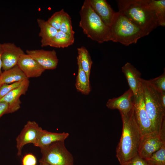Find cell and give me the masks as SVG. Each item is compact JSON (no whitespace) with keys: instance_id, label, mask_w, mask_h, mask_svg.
Masks as SVG:
<instances>
[{"instance_id":"6da1fadb","label":"cell","mask_w":165,"mask_h":165,"mask_svg":"<svg viewBox=\"0 0 165 165\" xmlns=\"http://www.w3.org/2000/svg\"><path fill=\"white\" fill-rule=\"evenodd\" d=\"M119 12L123 13L148 35L159 26L149 0H118Z\"/></svg>"},{"instance_id":"7a4b0ae2","label":"cell","mask_w":165,"mask_h":165,"mask_svg":"<svg viewBox=\"0 0 165 165\" xmlns=\"http://www.w3.org/2000/svg\"><path fill=\"white\" fill-rule=\"evenodd\" d=\"M121 116L122 132L116 149V156L120 165L138 154L141 137L132 111L129 115Z\"/></svg>"},{"instance_id":"3957f363","label":"cell","mask_w":165,"mask_h":165,"mask_svg":"<svg viewBox=\"0 0 165 165\" xmlns=\"http://www.w3.org/2000/svg\"><path fill=\"white\" fill-rule=\"evenodd\" d=\"M79 26L92 40L101 43L110 41L109 27L106 25L92 7L89 0H85L79 11Z\"/></svg>"},{"instance_id":"277c9868","label":"cell","mask_w":165,"mask_h":165,"mask_svg":"<svg viewBox=\"0 0 165 165\" xmlns=\"http://www.w3.org/2000/svg\"><path fill=\"white\" fill-rule=\"evenodd\" d=\"M110 41L128 46L136 43L146 34L121 13L116 12L110 27Z\"/></svg>"},{"instance_id":"5b68a950","label":"cell","mask_w":165,"mask_h":165,"mask_svg":"<svg viewBox=\"0 0 165 165\" xmlns=\"http://www.w3.org/2000/svg\"><path fill=\"white\" fill-rule=\"evenodd\" d=\"M145 109L155 131L159 132L165 119V110L161 104L159 92L148 82L142 79L141 80Z\"/></svg>"},{"instance_id":"8992f818","label":"cell","mask_w":165,"mask_h":165,"mask_svg":"<svg viewBox=\"0 0 165 165\" xmlns=\"http://www.w3.org/2000/svg\"><path fill=\"white\" fill-rule=\"evenodd\" d=\"M42 157L40 162L50 165H74V158L67 149L64 141L55 142L40 148Z\"/></svg>"},{"instance_id":"52a82bcc","label":"cell","mask_w":165,"mask_h":165,"mask_svg":"<svg viewBox=\"0 0 165 165\" xmlns=\"http://www.w3.org/2000/svg\"><path fill=\"white\" fill-rule=\"evenodd\" d=\"M132 113L141 136L155 131L145 109L141 85L138 94L134 97Z\"/></svg>"},{"instance_id":"ba28073f","label":"cell","mask_w":165,"mask_h":165,"mask_svg":"<svg viewBox=\"0 0 165 165\" xmlns=\"http://www.w3.org/2000/svg\"><path fill=\"white\" fill-rule=\"evenodd\" d=\"M165 145V142L161 139L159 132L154 131L141 136L138 154L146 159Z\"/></svg>"},{"instance_id":"9c48e42d","label":"cell","mask_w":165,"mask_h":165,"mask_svg":"<svg viewBox=\"0 0 165 165\" xmlns=\"http://www.w3.org/2000/svg\"><path fill=\"white\" fill-rule=\"evenodd\" d=\"M42 128L35 121H29L16 138L17 155H21L22 149L25 145L34 144Z\"/></svg>"},{"instance_id":"30bf717a","label":"cell","mask_w":165,"mask_h":165,"mask_svg":"<svg viewBox=\"0 0 165 165\" xmlns=\"http://www.w3.org/2000/svg\"><path fill=\"white\" fill-rule=\"evenodd\" d=\"M24 53L20 47L17 46L13 43L2 44V69L6 71L17 65L20 56Z\"/></svg>"},{"instance_id":"8fae6325","label":"cell","mask_w":165,"mask_h":165,"mask_svg":"<svg viewBox=\"0 0 165 165\" xmlns=\"http://www.w3.org/2000/svg\"><path fill=\"white\" fill-rule=\"evenodd\" d=\"M26 54L31 56L45 70H54L58 65L59 60L54 50H51L43 49L28 50Z\"/></svg>"},{"instance_id":"7c38bea8","label":"cell","mask_w":165,"mask_h":165,"mask_svg":"<svg viewBox=\"0 0 165 165\" xmlns=\"http://www.w3.org/2000/svg\"><path fill=\"white\" fill-rule=\"evenodd\" d=\"M29 84L28 79L24 80L19 86L10 91L0 99V101L5 102L8 105L7 114L14 112L20 108L21 101L20 97L26 94Z\"/></svg>"},{"instance_id":"4fadbf2b","label":"cell","mask_w":165,"mask_h":165,"mask_svg":"<svg viewBox=\"0 0 165 165\" xmlns=\"http://www.w3.org/2000/svg\"><path fill=\"white\" fill-rule=\"evenodd\" d=\"M134 106V95L132 91L129 89L121 96L108 100L107 107L111 109H118L121 115H128L132 111Z\"/></svg>"},{"instance_id":"5bb4252c","label":"cell","mask_w":165,"mask_h":165,"mask_svg":"<svg viewBox=\"0 0 165 165\" xmlns=\"http://www.w3.org/2000/svg\"><path fill=\"white\" fill-rule=\"evenodd\" d=\"M17 65L28 79L39 77L46 70L31 56L25 53L20 56Z\"/></svg>"},{"instance_id":"9a60e30c","label":"cell","mask_w":165,"mask_h":165,"mask_svg":"<svg viewBox=\"0 0 165 165\" xmlns=\"http://www.w3.org/2000/svg\"><path fill=\"white\" fill-rule=\"evenodd\" d=\"M93 9L104 23L110 27L116 12L105 0H89Z\"/></svg>"},{"instance_id":"2e32d148","label":"cell","mask_w":165,"mask_h":165,"mask_svg":"<svg viewBox=\"0 0 165 165\" xmlns=\"http://www.w3.org/2000/svg\"><path fill=\"white\" fill-rule=\"evenodd\" d=\"M127 81L130 89L133 94L134 97L138 94L141 83V73L135 68L129 62H127L122 68Z\"/></svg>"},{"instance_id":"e0dca14e","label":"cell","mask_w":165,"mask_h":165,"mask_svg":"<svg viewBox=\"0 0 165 165\" xmlns=\"http://www.w3.org/2000/svg\"><path fill=\"white\" fill-rule=\"evenodd\" d=\"M68 133H57L42 129L34 145L39 148L48 145L53 143L64 141L68 137Z\"/></svg>"},{"instance_id":"ac0fdd59","label":"cell","mask_w":165,"mask_h":165,"mask_svg":"<svg viewBox=\"0 0 165 165\" xmlns=\"http://www.w3.org/2000/svg\"><path fill=\"white\" fill-rule=\"evenodd\" d=\"M37 22L40 29L39 36L41 38V46H48L58 31L44 19L37 18Z\"/></svg>"},{"instance_id":"d6986e66","label":"cell","mask_w":165,"mask_h":165,"mask_svg":"<svg viewBox=\"0 0 165 165\" xmlns=\"http://www.w3.org/2000/svg\"><path fill=\"white\" fill-rule=\"evenodd\" d=\"M28 79L17 65L6 71L0 75V84H9Z\"/></svg>"},{"instance_id":"ffe728a7","label":"cell","mask_w":165,"mask_h":165,"mask_svg":"<svg viewBox=\"0 0 165 165\" xmlns=\"http://www.w3.org/2000/svg\"><path fill=\"white\" fill-rule=\"evenodd\" d=\"M78 73L75 86L77 91L84 95H88L91 90L90 81L83 70L79 61L77 60Z\"/></svg>"},{"instance_id":"44dd1931","label":"cell","mask_w":165,"mask_h":165,"mask_svg":"<svg viewBox=\"0 0 165 165\" xmlns=\"http://www.w3.org/2000/svg\"><path fill=\"white\" fill-rule=\"evenodd\" d=\"M77 60L79 61L83 70L88 79H90L91 69L93 64L90 55L88 50L84 46L77 48Z\"/></svg>"},{"instance_id":"7402d4cb","label":"cell","mask_w":165,"mask_h":165,"mask_svg":"<svg viewBox=\"0 0 165 165\" xmlns=\"http://www.w3.org/2000/svg\"><path fill=\"white\" fill-rule=\"evenodd\" d=\"M74 40V37L70 36L59 30L48 46L56 48H64L73 44Z\"/></svg>"},{"instance_id":"603a6c76","label":"cell","mask_w":165,"mask_h":165,"mask_svg":"<svg viewBox=\"0 0 165 165\" xmlns=\"http://www.w3.org/2000/svg\"><path fill=\"white\" fill-rule=\"evenodd\" d=\"M149 4L156 15L158 26H165V0H149Z\"/></svg>"},{"instance_id":"cb8c5ba5","label":"cell","mask_w":165,"mask_h":165,"mask_svg":"<svg viewBox=\"0 0 165 165\" xmlns=\"http://www.w3.org/2000/svg\"><path fill=\"white\" fill-rule=\"evenodd\" d=\"M145 160L149 165H165V145Z\"/></svg>"},{"instance_id":"d4e9b609","label":"cell","mask_w":165,"mask_h":165,"mask_svg":"<svg viewBox=\"0 0 165 165\" xmlns=\"http://www.w3.org/2000/svg\"><path fill=\"white\" fill-rule=\"evenodd\" d=\"M60 31L70 36L74 37L75 32L73 29L71 18L65 12L62 17Z\"/></svg>"},{"instance_id":"484cf974","label":"cell","mask_w":165,"mask_h":165,"mask_svg":"<svg viewBox=\"0 0 165 165\" xmlns=\"http://www.w3.org/2000/svg\"><path fill=\"white\" fill-rule=\"evenodd\" d=\"M65 12L63 9L55 12L48 18L47 21L57 30H60L62 20Z\"/></svg>"},{"instance_id":"4316f807","label":"cell","mask_w":165,"mask_h":165,"mask_svg":"<svg viewBox=\"0 0 165 165\" xmlns=\"http://www.w3.org/2000/svg\"><path fill=\"white\" fill-rule=\"evenodd\" d=\"M148 82L158 92H165V72L159 77L149 80Z\"/></svg>"},{"instance_id":"83f0119b","label":"cell","mask_w":165,"mask_h":165,"mask_svg":"<svg viewBox=\"0 0 165 165\" xmlns=\"http://www.w3.org/2000/svg\"><path fill=\"white\" fill-rule=\"evenodd\" d=\"M24 81L11 84H2L0 87V99L10 91L19 86Z\"/></svg>"},{"instance_id":"f1b7e54d","label":"cell","mask_w":165,"mask_h":165,"mask_svg":"<svg viewBox=\"0 0 165 165\" xmlns=\"http://www.w3.org/2000/svg\"><path fill=\"white\" fill-rule=\"evenodd\" d=\"M121 165H149L145 160L139 156L138 154L129 160Z\"/></svg>"},{"instance_id":"f546056e","label":"cell","mask_w":165,"mask_h":165,"mask_svg":"<svg viewBox=\"0 0 165 165\" xmlns=\"http://www.w3.org/2000/svg\"><path fill=\"white\" fill-rule=\"evenodd\" d=\"M36 163L35 157L31 153L26 154L22 159V165H36Z\"/></svg>"},{"instance_id":"4dcf8cb0","label":"cell","mask_w":165,"mask_h":165,"mask_svg":"<svg viewBox=\"0 0 165 165\" xmlns=\"http://www.w3.org/2000/svg\"><path fill=\"white\" fill-rule=\"evenodd\" d=\"M8 105L4 102L0 101V118L5 114H7Z\"/></svg>"},{"instance_id":"1f68e13d","label":"cell","mask_w":165,"mask_h":165,"mask_svg":"<svg viewBox=\"0 0 165 165\" xmlns=\"http://www.w3.org/2000/svg\"><path fill=\"white\" fill-rule=\"evenodd\" d=\"M160 137L161 139L165 142V120L164 119L162 123L160 130L159 132Z\"/></svg>"},{"instance_id":"d6a6232c","label":"cell","mask_w":165,"mask_h":165,"mask_svg":"<svg viewBox=\"0 0 165 165\" xmlns=\"http://www.w3.org/2000/svg\"><path fill=\"white\" fill-rule=\"evenodd\" d=\"M158 92L161 104L163 109L165 110V92Z\"/></svg>"},{"instance_id":"836d02e7","label":"cell","mask_w":165,"mask_h":165,"mask_svg":"<svg viewBox=\"0 0 165 165\" xmlns=\"http://www.w3.org/2000/svg\"><path fill=\"white\" fill-rule=\"evenodd\" d=\"M2 50V44L0 43V75L2 72V62L1 59Z\"/></svg>"},{"instance_id":"e575fe53","label":"cell","mask_w":165,"mask_h":165,"mask_svg":"<svg viewBox=\"0 0 165 165\" xmlns=\"http://www.w3.org/2000/svg\"><path fill=\"white\" fill-rule=\"evenodd\" d=\"M40 165H50L47 163L46 162H40Z\"/></svg>"},{"instance_id":"d590c367","label":"cell","mask_w":165,"mask_h":165,"mask_svg":"<svg viewBox=\"0 0 165 165\" xmlns=\"http://www.w3.org/2000/svg\"><path fill=\"white\" fill-rule=\"evenodd\" d=\"M2 85L0 84V87Z\"/></svg>"}]
</instances>
